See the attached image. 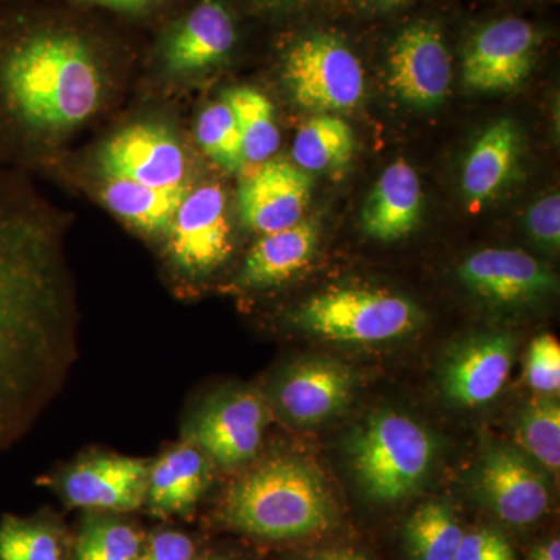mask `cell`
Instances as JSON below:
<instances>
[{
	"label": "cell",
	"instance_id": "6da1fadb",
	"mask_svg": "<svg viewBox=\"0 0 560 560\" xmlns=\"http://www.w3.org/2000/svg\"><path fill=\"white\" fill-rule=\"evenodd\" d=\"M73 349L54 234L0 200V448L54 396Z\"/></svg>",
	"mask_w": 560,
	"mask_h": 560
},
{
	"label": "cell",
	"instance_id": "7a4b0ae2",
	"mask_svg": "<svg viewBox=\"0 0 560 560\" xmlns=\"http://www.w3.org/2000/svg\"><path fill=\"white\" fill-rule=\"evenodd\" d=\"M102 83L90 47L69 32L33 33L0 58V95L33 130H69L90 119L101 105Z\"/></svg>",
	"mask_w": 560,
	"mask_h": 560
},
{
	"label": "cell",
	"instance_id": "3957f363",
	"mask_svg": "<svg viewBox=\"0 0 560 560\" xmlns=\"http://www.w3.org/2000/svg\"><path fill=\"white\" fill-rule=\"evenodd\" d=\"M338 512L323 475L304 459L276 458L235 481L221 504L230 528L265 540H298L334 528Z\"/></svg>",
	"mask_w": 560,
	"mask_h": 560
},
{
	"label": "cell",
	"instance_id": "277c9868",
	"mask_svg": "<svg viewBox=\"0 0 560 560\" xmlns=\"http://www.w3.org/2000/svg\"><path fill=\"white\" fill-rule=\"evenodd\" d=\"M350 466L368 499L394 504L425 480L436 453L433 436L399 412H377L350 436Z\"/></svg>",
	"mask_w": 560,
	"mask_h": 560
},
{
	"label": "cell",
	"instance_id": "5b68a950",
	"mask_svg": "<svg viewBox=\"0 0 560 560\" xmlns=\"http://www.w3.org/2000/svg\"><path fill=\"white\" fill-rule=\"evenodd\" d=\"M420 311L408 298L385 290L338 289L315 294L293 313L300 329L329 341L372 345L418 329Z\"/></svg>",
	"mask_w": 560,
	"mask_h": 560
},
{
	"label": "cell",
	"instance_id": "8992f818",
	"mask_svg": "<svg viewBox=\"0 0 560 560\" xmlns=\"http://www.w3.org/2000/svg\"><path fill=\"white\" fill-rule=\"evenodd\" d=\"M291 97L319 114L357 108L364 95L363 66L340 36L312 32L291 44L283 68Z\"/></svg>",
	"mask_w": 560,
	"mask_h": 560
},
{
	"label": "cell",
	"instance_id": "52a82bcc",
	"mask_svg": "<svg viewBox=\"0 0 560 560\" xmlns=\"http://www.w3.org/2000/svg\"><path fill=\"white\" fill-rule=\"evenodd\" d=\"M386 79L401 102L430 109L447 97L452 58L444 33L434 22L418 21L397 33L386 57Z\"/></svg>",
	"mask_w": 560,
	"mask_h": 560
},
{
	"label": "cell",
	"instance_id": "ba28073f",
	"mask_svg": "<svg viewBox=\"0 0 560 560\" xmlns=\"http://www.w3.org/2000/svg\"><path fill=\"white\" fill-rule=\"evenodd\" d=\"M539 33L521 18H501L482 25L467 40L463 81L469 90L514 91L533 69Z\"/></svg>",
	"mask_w": 560,
	"mask_h": 560
},
{
	"label": "cell",
	"instance_id": "9c48e42d",
	"mask_svg": "<svg viewBox=\"0 0 560 560\" xmlns=\"http://www.w3.org/2000/svg\"><path fill=\"white\" fill-rule=\"evenodd\" d=\"M268 408L256 390H234L210 401L189 425V442L223 469H235L259 452Z\"/></svg>",
	"mask_w": 560,
	"mask_h": 560
},
{
	"label": "cell",
	"instance_id": "30bf717a",
	"mask_svg": "<svg viewBox=\"0 0 560 560\" xmlns=\"http://www.w3.org/2000/svg\"><path fill=\"white\" fill-rule=\"evenodd\" d=\"M168 232V250L180 270L206 275L219 268L232 253L226 197L219 184L189 191Z\"/></svg>",
	"mask_w": 560,
	"mask_h": 560
},
{
	"label": "cell",
	"instance_id": "8fae6325",
	"mask_svg": "<svg viewBox=\"0 0 560 560\" xmlns=\"http://www.w3.org/2000/svg\"><path fill=\"white\" fill-rule=\"evenodd\" d=\"M478 490L489 511L512 526L533 525L550 506L547 478L511 445H492L486 451Z\"/></svg>",
	"mask_w": 560,
	"mask_h": 560
},
{
	"label": "cell",
	"instance_id": "7c38bea8",
	"mask_svg": "<svg viewBox=\"0 0 560 560\" xmlns=\"http://www.w3.org/2000/svg\"><path fill=\"white\" fill-rule=\"evenodd\" d=\"M108 178L153 187L184 186L186 158L175 138L158 125H132L117 132L102 151Z\"/></svg>",
	"mask_w": 560,
	"mask_h": 560
},
{
	"label": "cell",
	"instance_id": "4fadbf2b",
	"mask_svg": "<svg viewBox=\"0 0 560 560\" xmlns=\"http://www.w3.org/2000/svg\"><path fill=\"white\" fill-rule=\"evenodd\" d=\"M312 178L296 164L268 161L243 180L238 210L249 230L270 234L304 220L312 198Z\"/></svg>",
	"mask_w": 560,
	"mask_h": 560
},
{
	"label": "cell",
	"instance_id": "5bb4252c",
	"mask_svg": "<svg viewBox=\"0 0 560 560\" xmlns=\"http://www.w3.org/2000/svg\"><path fill=\"white\" fill-rule=\"evenodd\" d=\"M353 372L340 361L311 359L291 366L276 388V404L294 425H318L350 404Z\"/></svg>",
	"mask_w": 560,
	"mask_h": 560
},
{
	"label": "cell",
	"instance_id": "9a60e30c",
	"mask_svg": "<svg viewBox=\"0 0 560 560\" xmlns=\"http://www.w3.org/2000/svg\"><path fill=\"white\" fill-rule=\"evenodd\" d=\"M458 275L467 289L495 304H526L556 289L550 268L523 250H480L459 265Z\"/></svg>",
	"mask_w": 560,
	"mask_h": 560
},
{
	"label": "cell",
	"instance_id": "2e32d148",
	"mask_svg": "<svg viewBox=\"0 0 560 560\" xmlns=\"http://www.w3.org/2000/svg\"><path fill=\"white\" fill-rule=\"evenodd\" d=\"M514 350L510 334H485L463 342L442 371V388L448 399L463 407L495 399L510 377Z\"/></svg>",
	"mask_w": 560,
	"mask_h": 560
},
{
	"label": "cell",
	"instance_id": "e0dca14e",
	"mask_svg": "<svg viewBox=\"0 0 560 560\" xmlns=\"http://www.w3.org/2000/svg\"><path fill=\"white\" fill-rule=\"evenodd\" d=\"M150 469L139 459L101 456L84 460L66 475V497L88 510L135 511L147 499Z\"/></svg>",
	"mask_w": 560,
	"mask_h": 560
},
{
	"label": "cell",
	"instance_id": "ac0fdd59",
	"mask_svg": "<svg viewBox=\"0 0 560 560\" xmlns=\"http://www.w3.org/2000/svg\"><path fill=\"white\" fill-rule=\"evenodd\" d=\"M235 40L237 31L230 10L220 0H202L173 31L165 60L173 72H197L224 60Z\"/></svg>",
	"mask_w": 560,
	"mask_h": 560
},
{
	"label": "cell",
	"instance_id": "d6986e66",
	"mask_svg": "<svg viewBox=\"0 0 560 560\" xmlns=\"http://www.w3.org/2000/svg\"><path fill=\"white\" fill-rule=\"evenodd\" d=\"M420 212L422 186L418 172L400 160L382 173L368 195L361 212V228L374 241H400L418 226Z\"/></svg>",
	"mask_w": 560,
	"mask_h": 560
},
{
	"label": "cell",
	"instance_id": "ffe728a7",
	"mask_svg": "<svg viewBox=\"0 0 560 560\" xmlns=\"http://www.w3.org/2000/svg\"><path fill=\"white\" fill-rule=\"evenodd\" d=\"M318 243L319 224L315 220L264 234L246 256L241 282L250 289L285 282L311 264Z\"/></svg>",
	"mask_w": 560,
	"mask_h": 560
},
{
	"label": "cell",
	"instance_id": "44dd1931",
	"mask_svg": "<svg viewBox=\"0 0 560 560\" xmlns=\"http://www.w3.org/2000/svg\"><path fill=\"white\" fill-rule=\"evenodd\" d=\"M521 149V131L510 119L495 121L482 132L471 147L460 179L470 205H485L503 190L517 167Z\"/></svg>",
	"mask_w": 560,
	"mask_h": 560
},
{
	"label": "cell",
	"instance_id": "7402d4cb",
	"mask_svg": "<svg viewBox=\"0 0 560 560\" xmlns=\"http://www.w3.org/2000/svg\"><path fill=\"white\" fill-rule=\"evenodd\" d=\"M208 482V460L197 445H179L150 470L147 501L154 514H184L200 500Z\"/></svg>",
	"mask_w": 560,
	"mask_h": 560
},
{
	"label": "cell",
	"instance_id": "603a6c76",
	"mask_svg": "<svg viewBox=\"0 0 560 560\" xmlns=\"http://www.w3.org/2000/svg\"><path fill=\"white\" fill-rule=\"evenodd\" d=\"M187 194L186 186L153 187L135 180L108 178L103 200L131 226L154 234L168 231Z\"/></svg>",
	"mask_w": 560,
	"mask_h": 560
},
{
	"label": "cell",
	"instance_id": "cb8c5ba5",
	"mask_svg": "<svg viewBox=\"0 0 560 560\" xmlns=\"http://www.w3.org/2000/svg\"><path fill=\"white\" fill-rule=\"evenodd\" d=\"M355 151L352 128L334 114H318L301 125L293 160L304 172H327L348 164Z\"/></svg>",
	"mask_w": 560,
	"mask_h": 560
},
{
	"label": "cell",
	"instance_id": "d4e9b609",
	"mask_svg": "<svg viewBox=\"0 0 560 560\" xmlns=\"http://www.w3.org/2000/svg\"><path fill=\"white\" fill-rule=\"evenodd\" d=\"M463 534L452 508L430 501L405 523V547L412 560H455Z\"/></svg>",
	"mask_w": 560,
	"mask_h": 560
},
{
	"label": "cell",
	"instance_id": "484cf974",
	"mask_svg": "<svg viewBox=\"0 0 560 560\" xmlns=\"http://www.w3.org/2000/svg\"><path fill=\"white\" fill-rule=\"evenodd\" d=\"M241 131L245 161L267 162L279 149L280 132L271 102L250 88H235L224 94Z\"/></svg>",
	"mask_w": 560,
	"mask_h": 560
},
{
	"label": "cell",
	"instance_id": "4316f807",
	"mask_svg": "<svg viewBox=\"0 0 560 560\" xmlns=\"http://www.w3.org/2000/svg\"><path fill=\"white\" fill-rule=\"evenodd\" d=\"M518 442L540 466L558 474L560 467V407L552 396H539L523 408Z\"/></svg>",
	"mask_w": 560,
	"mask_h": 560
},
{
	"label": "cell",
	"instance_id": "83f0119b",
	"mask_svg": "<svg viewBox=\"0 0 560 560\" xmlns=\"http://www.w3.org/2000/svg\"><path fill=\"white\" fill-rule=\"evenodd\" d=\"M142 545L138 530L108 517H90L77 541L73 560H138Z\"/></svg>",
	"mask_w": 560,
	"mask_h": 560
},
{
	"label": "cell",
	"instance_id": "f1b7e54d",
	"mask_svg": "<svg viewBox=\"0 0 560 560\" xmlns=\"http://www.w3.org/2000/svg\"><path fill=\"white\" fill-rule=\"evenodd\" d=\"M197 139L210 160L220 167L237 172L245 165L241 131L226 102L213 103L202 110L197 125Z\"/></svg>",
	"mask_w": 560,
	"mask_h": 560
},
{
	"label": "cell",
	"instance_id": "f546056e",
	"mask_svg": "<svg viewBox=\"0 0 560 560\" xmlns=\"http://www.w3.org/2000/svg\"><path fill=\"white\" fill-rule=\"evenodd\" d=\"M0 560H61L60 539L43 523L5 517L0 522Z\"/></svg>",
	"mask_w": 560,
	"mask_h": 560
},
{
	"label": "cell",
	"instance_id": "4dcf8cb0",
	"mask_svg": "<svg viewBox=\"0 0 560 560\" xmlns=\"http://www.w3.org/2000/svg\"><path fill=\"white\" fill-rule=\"evenodd\" d=\"M525 377L540 396H555L560 389V345L550 334L530 342L526 355Z\"/></svg>",
	"mask_w": 560,
	"mask_h": 560
},
{
	"label": "cell",
	"instance_id": "1f68e13d",
	"mask_svg": "<svg viewBox=\"0 0 560 560\" xmlns=\"http://www.w3.org/2000/svg\"><path fill=\"white\" fill-rule=\"evenodd\" d=\"M455 560H515L510 540L495 529L464 533Z\"/></svg>",
	"mask_w": 560,
	"mask_h": 560
},
{
	"label": "cell",
	"instance_id": "d6a6232c",
	"mask_svg": "<svg viewBox=\"0 0 560 560\" xmlns=\"http://www.w3.org/2000/svg\"><path fill=\"white\" fill-rule=\"evenodd\" d=\"M528 230L534 241L547 248L558 249L560 243V198L558 191L534 202L529 209Z\"/></svg>",
	"mask_w": 560,
	"mask_h": 560
},
{
	"label": "cell",
	"instance_id": "836d02e7",
	"mask_svg": "<svg viewBox=\"0 0 560 560\" xmlns=\"http://www.w3.org/2000/svg\"><path fill=\"white\" fill-rule=\"evenodd\" d=\"M194 556L195 545L189 536L176 530H162L140 550L138 560H194Z\"/></svg>",
	"mask_w": 560,
	"mask_h": 560
},
{
	"label": "cell",
	"instance_id": "e575fe53",
	"mask_svg": "<svg viewBox=\"0 0 560 560\" xmlns=\"http://www.w3.org/2000/svg\"><path fill=\"white\" fill-rule=\"evenodd\" d=\"M91 2L101 3L109 9L121 11H142L149 9L158 0H91Z\"/></svg>",
	"mask_w": 560,
	"mask_h": 560
},
{
	"label": "cell",
	"instance_id": "d590c367",
	"mask_svg": "<svg viewBox=\"0 0 560 560\" xmlns=\"http://www.w3.org/2000/svg\"><path fill=\"white\" fill-rule=\"evenodd\" d=\"M529 560H560V541L551 539L534 548Z\"/></svg>",
	"mask_w": 560,
	"mask_h": 560
},
{
	"label": "cell",
	"instance_id": "8d00e7d4",
	"mask_svg": "<svg viewBox=\"0 0 560 560\" xmlns=\"http://www.w3.org/2000/svg\"><path fill=\"white\" fill-rule=\"evenodd\" d=\"M353 2L359 3L363 9L386 11L410 5L415 0H353Z\"/></svg>",
	"mask_w": 560,
	"mask_h": 560
},
{
	"label": "cell",
	"instance_id": "74e56055",
	"mask_svg": "<svg viewBox=\"0 0 560 560\" xmlns=\"http://www.w3.org/2000/svg\"><path fill=\"white\" fill-rule=\"evenodd\" d=\"M304 560H370L364 558V556L359 555V552L348 551V550H327L316 552V555L311 556V558Z\"/></svg>",
	"mask_w": 560,
	"mask_h": 560
},
{
	"label": "cell",
	"instance_id": "f35d334b",
	"mask_svg": "<svg viewBox=\"0 0 560 560\" xmlns=\"http://www.w3.org/2000/svg\"><path fill=\"white\" fill-rule=\"evenodd\" d=\"M205 560H231V559L221 558V556H212V558H208V559H205Z\"/></svg>",
	"mask_w": 560,
	"mask_h": 560
}]
</instances>
